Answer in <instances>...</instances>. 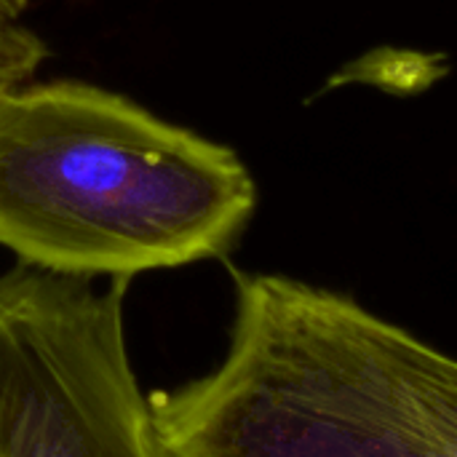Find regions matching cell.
I'll return each instance as SVG.
<instances>
[{"mask_svg":"<svg viewBox=\"0 0 457 457\" xmlns=\"http://www.w3.org/2000/svg\"><path fill=\"white\" fill-rule=\"evenodd\" d=\"M222 361L147 394L166 457H457V364L353 297L233 273Z\"/></svg>","mask_w":457,"mask_h":457,"instance_id":"obj_1","label":"cell"},{"mask_svg":"<svg viewBox=\"0 0 457 457\" xmlns=\"http://www.w3.org/2000/svg\"><path fill=\"white\" fill-rule=\"evenodd\" d=\"M257 185L214 139L83 83L0 88V246L83 278H134L225 257Z\"/></svg>","mask_w":457,"mask_h":457,"instance_id":"obj_2","label":"cell"},{"mask_svg":"<svg viewBox=\"0 0 457 457\" xmlns=\"http://www.w3.org/2000/svg\"><path fill=\"white\" fill-rule=\"evenodd\" d=\"M126 284L0 273V457H166L129 359Z\"/></svg>","mask_w":457,"mask_h":457,"instance_id":"obj_3","label":"cell"},{"mask_svg":"<svg viewBox=\"0 0 457 457\" xmlns=\"http://www.w3.org/2000/svg\"><path fill=\"white\" fill-rule=\"evenodd\" d=\"M29 0H0V88L32 80L48 56L46 40L24 21Z\"/></svg>","mask_w":457,"mask_h":457,"instance_id":"obj_4","label":"cell"}]
</instances>
